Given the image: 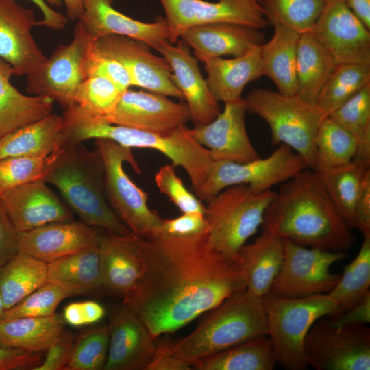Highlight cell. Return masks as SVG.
<instances>
[{
	"instance_id": "6da1fadb",
	"label": "cell",
	"mask_w": 370,
	"mask_h": 370,
	"mask_svg": "<svg viewBox=\"0 0 370 370\" xmlns=\"http://www.w3.org/2000/svg\"><path fill=\"white\" fill-rule=\"evenodd\" d=\"M140 245L145 273L123 303L155 339L179 330L246 288L240 260L211 248L206 230L174 235L160 228L140 237Z\"/></svg>"
},
{
	"instance_id": "7a4b0ae2",
	"label": "cell",
	"mask_w": 370,
	"mask_h": 370,
	"mask_svg": "<svg viewBox=\"0 0 370 370\" xmlns=\"http://www.w3.org/2000/svg\"><path fill=\"white\" fill-rule=\"evenodd\" d=\"M262 226L301 246L335 252H347L356 241L352 228L310 168L283 182Z\"/></svg>"
},
{
	"instance_id": "3957f363",
	"label": "cell",
	"mask_w": 370,
	"mask_h": 370,
	"mask_svg": "<svg viewBox=\"0 0 370 370\" xmlns=\"http://www.w3.org/2000/svg\"><path fill=\"white\" fill-rule=\"evenodd\" d=\"M44 180L59 190L71 210L87 225L131 233L108 202L103 163L97 149L90 151L82 143L64 145Z\"/></svg>"
},
{
	"instance_id": "277c9868",
	"label": "cell",
	"mask_w": 370,
	"mask_h": 370,
	"mask_svg": "<svg viewBox=\"0 0 370 370\" xmlns=\"http://www.w3.org/2000/svg\"><path fill=\"white\" fill-rule=\"evenodd\" d=\"M188 335L171 349L190 365L248 340L268 336L262 297L247 288L232 294L210 310Z\"/></svg>"
},
{
	"instance_id": "5b68a950",
	"label": "cell",
	"mask_w": 370,
	"mask_h": 370,
	"mask_svg": "<svg viewBox=\"0 0 370 370\" xmlns=\"http://www.w3.org/2000/svg\"><path fill=\"white\" fill-rule=\"evenodd\" d=\"M82 134L86 140L108 139L131 149H151L162 153L174 166H181L186 172L196 197L207 181L214 162L210 151L197 143L186 125L170 134H159L90 116L84 122Z\"/></svg>"
},
{
	"instance_id": "8992f818",
	"label": "cell",
	"mask_w": 370,
	"mask_h": 370,
	"mask_svg": "<svg viewBox=\"0 0 370 370\" xmlns=\"http://www.w3.org/2000/svg\"><path fill=\"white\" fill-rule=\"evenodd\" d=\"M262 300L276 365L286 370L307 369L306 336L318 319L337 312L336 303L328 294L285 298L268 293Z\"/></svg>"
},
{
	"instance_id": "52a82bcc",
	"label": "cell",
	"mask_w": 370,
	"mask_h": 370,
	"mask_svg": "<svg viewBox=\"0 0 370 370\" xmlns=\"http://www.w3.org/2000/svg\"><path fill=\"white\" fill-rule=\"evenodd\" d=\"M275 192L258 193L248 185L225 188L205 206L207 241L215 251L238 259V251L262 226Z\"/></svg>"
},
{
	"instance_id": "ba28073f",
	"label": "cell",
	"mask_w": 370,
	"mask_h": 370,
	"mask_svg": "<svg viewBox=\"0 0 370 370\" xmlns=\"http://www.w3.org/2000/svg\"><path fill=\"white\" fill-rule=\"evenodd\" d=\"M244 99L247 111L259 116L269 125L272 143L288 145L313 169L314 138L325 117L317 108L297 94L266 88H255Z\"/></svg>"
},
{
	"instance_id": "9c48e42d",
	"label": "cell",
	"mask_w": 370,
	"mask_h": 370,
	"mask_svg": "<svg viewBox=\"0 0 370 370\" xmlns=\"http://www.w3.org/2000/svg\"><path fill=\"white\" fill-rule=\"evenodd\" d=\"M95 145L104 166L108 202L123 224L134 234L146 238L160 228L162 218L148 206V194L138 187L123 169L129 163L137 173L141 171L132 149L111 140L97 138Z\"/></svg>"
},
{
	"instance_id": "30bf717a",
	"label": "cell",
	"mask_w": 370,
	"mask_h": 370,
	"mask_svg": "<svg viewBox=\"0 0 370 370\" xmlns=\"http://www.w3.org/2000/svg\"><path fill=\"white\" fill-rule=\"evenodd\" d=\"M304 349L308 365L316 370H369L370 328L334 327L323 317L308 330Z\"/></svg>"
},
{
	"instance_id": "8fae6325",
	"label": "cell",
	"mask_w": 370,
	"mask_h": 370,
	"mask_svg": "<svg viewBox=\"0 0 370 370\" xmlns=\"http://www.w3.org/2000/svg\"><path fill=\"white\" fill-rule=\"evenodd\" d=\"M306 168L302 157L284 144L268 157L246 163L214 161L210 175L197 197L207 201L225 188L238 184L248 185L258 193L264 192Z\"/></svg>"
},
{
	"instance_id": "7c38bea8",
	"label": "cell",
	"mask_w": 370,
	"mask_h": 370,
	"mask_svg": "<svg viewBox=\"0 0 370 370\" xmlns=\"http://www.w3.org/2000/svg\"><path fill=\"white\" fill-rule=\"evenodd\" d=\"M347 256L345 251L307 248L284 240L283 262L269 293L285 298L328 294L341 275L332 273L331 266Z\"/></svg>"
},
{
	"instance_id": "4fadbf2b",
	"label": "cell",
	"mask_w": 370,
	"mask_h": 370,
	"mask_svg": "<svg viewBox=\"0 0 370 370\" xmlns=\"http://www.w3.org/2000/svg\"><path fill=\"white\" fill-rule=\"evenodd\" d=\"M92 41L78 21L71 42L58 45L49 58L27 75V92L51 97L64 110L75 105L77 88L86 79L85 60Z\"/></svg>"
},
{
	"instance_id": "5bb4252c",
	"label": "cell",
	"mask_w": 370,
	"mask_h": 370,
	"mask_svg": "<svg viewBox=\"0 0 370 370\" xmlns=\"http://www.w3.org/2000/svg\"><path fill=\"white\" fill-rule=\"evenodd\" d=\"M169 28L168 42L175 44L188 28L211 23H232L266 28L262 0H158Z\"/></svg>"
},
{
	"instance_id": "9a60e30c",
	"label": "cell",
	"mask_w": 370,
	"mask_h": 370,
	"mask_svg": "<svg viewBox=\"0 0 370 370\" xmlns=\"http://www.w3.org/2000/svg\"><path fill=\"white\" fill-rule=\"evenodd\" d=\"M310 32L336 64L370 66V30L353 14L345 0H326Z\"/></svg>"
},
{
	"instance_id": "2e32d148",
	"label": "cell",
	"mask_w": 370,
	"mask_h": 370,
	"mask_svg": "<svg viewBox=\"0 0 370 370\" xmlns=\"http://www.w3.org/2000/svg\"><path fill=\"white\" fill-rule=\"evenodd\" d=\"M98 50L118 60L127 71L133 86L184 100L172 79V69L164 57L151 51L147 43L131 38L110 34L95 41Z\"/></svg>"
},
{
	"instance_id": "e0dca14e",
	"label": "cell",
	"mask_w": 370,
	"mask_h": 370,
	"mask_svg": "<svg viewBox=\"0 0 370 370\" xmlns=\"http://www.w3.org/2000/svg\"><path fill=\"white\" fill-rule=\"evenodd\" d=\"M104 119L112 124L159 134H170L190 121L186 102H175L154 92L127 90Z\"/></svg>"
},
{
	"instance_id": "ac0fdd59",
	"label": "cell",
	"mask_w": 370,
	"mask_h": 370,
	"mask_svg": "<svg viewBox=\"0 0 370 370\" xmlns=\"http://www.w3.org/2000/svg\"><path fill=\"white\" fill-rule=\"evenodd\" d=\"M246 112L243 98L225 103L214 120L190 129L193 137L210 151L214 161L246 163L258 159L246 130Z\"/></svg>"
},
{
	"instance_id": "d6986e66",
	"label": "cell",
	"mask_w": 370,
	"mask_h": 370,
	"mask_svg": "<svg viewBox=\"0 0 370 370\" xmlns=\"http://www.w3.org/2000/svg\"><path fill=\"white\" fill-rule=\"evenodd\" d=\"M103 288L127 299L140 283L145 269L140 237L106 230L100 235Z\"/></svg>"
},
{
	"instance_id": "ffe728a7",
	"label": "cell",
	"mask_w": 370,
	"mask_h": 370,
	"mask_svg": "<svg viewBox=\"0 0 370 370\" xmlns=\"http://www.w3.org/2000/svg\"><path fill=\"white\" fill-rule=\"evenodd\" d=\"M35 25L32 10L16 0H0V58L12 66L14 75H27L47 59L32 34Z\"/></svg>"
},
{
	"instance_id": "44dd1931",
	"label": "cell",
	"mask_w": 370,
	"mask_h": 370,
	"mask_svg": "<svg viewBox=\"0 0 370 370\" xmlns=\"http://www.w3.org/2000/svg\"><path fill=\"white\" fill-rule=\"evenodd\" d=\"M176 43L173 45L166 41L155 50L170 64L173 81L183 94L189 109L190 121L194 125L207 124L221 112L220 106L203 77L188 45L182 39L177 40Z\"/></svg>"
},
{
	"instance_id": "7402d4cb",
	"label": "cell",
	"mask_w": 370,
	"mask_h": 370,
	"mask_svg": "<svg viewBox=\"0 0 370 370\" xmlns=\"http://www.w3.org/2000/svg\"><path fill=\"white\" fill-rule=\"evenodd\" d=\"M103 370H145L156 348L155 338L141 319L123 306L112 315Z\"/></svg>"
},
{
	"instance_id": "603a6c76",
	"label": "cell",
	"mask_w": 370,
	"mask_h": 370,
	"mask_svg": "<svg viewBox=\"0 0 370 370\" xmlns=\"http://www.w3.org/2000/svg\"><path fill=\"white\" fill-rule=\"evenodd\" d=\"M44 180L13 188L1 199L17 232L49 223L71 221L72 210L51 191Z\"/></svg>"
},
{
	"instance_id": "cb8c5ba5",
	"label": "cell",
	"mask_w": 370,
	"mask_h": 370,
	"mask_svg": "<svg viewBox=\"0 0 370 370\" xmlns=\"http://www.w3.org/2000/svg\"><path fill=\"white\" fill-rule=\"evenodd\" d=\"M112 3L113 0H83L84 12L78 21L93 41L117 34L143 41L154 49L168 41L165 17L158 16L152 23L142 22L116 10Z\"/></svg>"
},
{
	"instance_id": "d4e9b609",
	"label": "cell",
	"mask_w": 370,
	"mask_h": 370,
	"mask_svg": "<svg viewBox=\"0 0 370 370\" xmlns=\"http://www.w3.org/2000/svg\"><path fill=\"white\" fill-rule=\"evenodd\" d=\"M101 234L83 221L49 223L18 233V250L48 263L99 245Z\"/></svg>"
},
{
	"instance_id": "484cf974",
	"label": "cell",
	"mask_w": 370,
	"mask_h": 370,
	"mask_svg": "<svg viewBox=\"0 0 370 370\" xmlns=\"http://www.w3.org/2000/svg\"><path fill=\"white\" fill-rule=\"evenodd\" d=\"M193 50L197 61L231 56H240L265 42L260 29L232 23H211L193 26L180 36Z\"/></svg>"
},
{
	"instance_id": "4316f807",
	"label": "cell",
	"mask_w": 370,
	"mask_h": 370,
	"mask_svg": "<svg viewBox=\"0 0 370 370\" xmlns=\"http://www.w3.org/2000/svg\"><path fill=\"white\" fill-rule=\"evenodd\" d=\"M204 62L208 86L214 99L224 103L241 99L245 86L264 75L260 45L240 56L216 57Z\"/></svg>"
},
{
	"instance_id": "83f0119b",
	"label": "cell",
	"mask_w": 370,
	"mask_h": 370,
	"mask_svg": "<svg viewBox=\"0 0 370 370\" xmlns=\"http://www.w3.org/2000/svg\"><path fill=\"white\" fill-rule=\"evenodd\" d=\"M261 234L238 251L246 288L262 297L269 293L284 260V239L275 232L262 227Z\"/></svg>"
},
{
	"instance_id": "f1b7e54d",
	"label": "cell",
	"mask_w": 370,
	"mask_h": 370,
	"mask_svg": "<svg viewBox=\"0 0 370 370\" xmlns=\"http://www.w3.org/2000/svg\"><path fill=\"white\" fill-rule=\"evenodd\" d=\"M12 66L0 58V139L50 114L53 99L46 96H27L10 82Z\"/></svg>"
},
{
	"instance_id": "f546056e",
	"label": "cell",
	"mask_w": 370,
	"mask_h": 370,
	"mask_svg": "<svg viewBox=\"0 0 370 370\" xmlns=\"http://www.w3.org/2000/svg\"><path fill=\"white\" fill-rule=\"evenodd\" d=\"M62 118L50 114L0 139V160L9 157H45L64 146Z\"/></svg>"
},
{
	"instance_id": "4dcf8cb0",
	"label": "cell",
	"mask_w": 370,
	"mask_h": 370,
	"mask_svg": "<svg viewBox=\"0 0 370 370\" xmlns=\"http://www.w3.org/2000/svg\"><path fill=\"white\" fill-rule=\"evenodd\" d=\"M273 26V36L260 45L264 75L275 84L278 91L296 94V61L300 34L282 25Z\"/></svg>"
},
{
	"instance_id": "1f68e13d",
	"label": "cell",
	"mask_w": 370,
	"mask_h": 370,
	"mask_svg": "<svg viewBox=\"0 0 370 370\" xmlns=\"http://www.w3.org/2000/svg\"><path fill=\"white\" fill-rule=\"evenodd\" d=\"M47 282L76 295L103 289L99 245L48 262Z\"/></svg>"
},
{
	"instance_id": "d6a6232c",
	"label": "cell",
	"mask_w": 370,
	"mask_h": 370,
	"mask_svg": "<svg viewBox=\"0 0 370 370\" xmlns=\"http://www.w3.org/2000/svg\"><path fill=\"white\" fill-rule=\"evenodd\" d=\"M60 314L23 317L4 319L0 323V345L28 352H46L64 328Z\"/></svg>"
},
{
	"instance_id": "836d02e7",
	"label": "cell",
	"mask_w": 370,
	"mask_h": 370,
	"mask_svg": "<svg viewBox=\"0 0 370 370\" xmlns=\"http://www.w3.org/2000/svg\"><path fill=\"white\" fill-rule=\"evenodd\" d=\"M337 64L312 32L300 34L296 75L297 95L315 106L319 95Z\"/></svg>"
},
{
	"instance_id": "e575fe53",
	"label": "cell",
	"mask_w": 370,
	"mask_h": 370,
	"mask_svg": "<svg viewBox=\"0 0 370 370\" xmlns=\"http://www.w3.org/2000/svg\"><path fill=\"white\" fill-rule=\"evenodd\" d=\"M275 365L273 347L268 336L243 342L193 365L197 370H273Z\"/></svg>"
},
{
	"instance_id": "d590c367",
	"label": "cell",
	"mask_w": 370,
	"mask_h": 370,
	"mask_svg": "<svg viewBox=\"0 0 370 370\" xmlns=\"http://www.w3.org/2000/svg\"><path fill=\"white\" fill-rule=\"evenodd\" d=\"M47 282V263L18 251L0 271V293L6 309Z\"/></svg>"
},
{
	"instance_id": "8d00e7d4",
	"label": "cell",
	"mask_w": 370,
	"mask_h": 370,
	"mask_svg": "<svg viewBox=\"0 0 370 370\" xmlns=\"http://www.w3.org/2000/svg\"><path fill=\"white\" fill-rule=\"evenodd\" d=\"M367 166L352 160L334 168L315 171L332 201L354 228V209Z\"/></svg>"
},
{
	"instance_id": "74e56055",
	"label": "cell",
	"mask_w": 370,
	"mask_h": 370,
	"mask_svg": "<svg viewBox=\"0 0 370 370\" xmlns=\"http://www.w3.org/2000/svg\"><path fill=\"white\" fill-rule=\"evenodd\" d=\"M328 116L355 138L353 160L370 166V83Z\"/></svg>"
},
{
	"instance_id": "f35d334b",
	"label": "cell",
	"mask_w": 370,
	"mask_h": 370,
	"mask_svg": "<svg viewBox=\"0 0 370 370\" xmlns=\"http://www.w3.org/2000/svg\"><path fill=\"white\" fill-rule=\"evenodd\" d=\"M369 83L370 66L337 64L319 95L316 108L328 116Z\"/></svg>"
},
{
	"instance_id": "ab89813d",
	"label": "cell",
	"mask_w": 370,
	"mask_h": 370,
	"mask_svg": "<svg viewBox=\"0 0 370 370\" xmlns=\"http://www.w3.org/2000/svg\"><path fill=\"white\" fill-rule=\"evenodd\" d=\"M314 145V171L351 162L357 148L355 138L329 116H325L321 121L315 136Z\"/></svg>"
},
{
	"instance_id": "60d3db41",
	"label": "cell",
	"mask_w": 370,
	"mask_h": 370,
	"mask_svg": "<svg viewBox=\"0 0 370 370\" xmlns=\"http://www.w3.org/2000/svg\"><path fill=\"white\" fill-rule=\"evenodd\" d=\"M369 288L370 236H364L358 254L344 267L337 284L328 293L338 306L336 314L345 312L359 303L370 293Z\"/></svg>"
},
{
	"instance_id": "b9f144b4",
	"label": "cell",
	"mask_w": 370,
	"mask_h": 370,
	"mask_svg": "<svg viewBox=\"0 0 370 370\" xmlns=\"http://www.w3.org/2000/svg\"><path fill=\"white\" fill-rule=\"evenodd\" d=\"M326 0H262L269 25L286 26L299 34L310 32Z\"/></svg>"
},
{
	"instance_id": "7bdbcfd3",
	"label": "cell",
	"mask_w": 370,
	"mask_h": 370,
	"mask_svg": "<svg viewBox=\"0 0 370 370\" xmlns=\"http://www.w3.org/2000/svg\"><path fill=\"white\" fill-rule=\"evenodd\" d=\"M59 150L41 158L16 156L1 159L0 197L13 188L31 182L45 180L58 156Z\"/></svg>"
},
{
	"instance_id": "ee69618b",
	"label": "cell",
	"mask_w": 370,
	"mask_h": 370,
	"mask_svg": "<svg viewBox=\"0 0 370 370\" xmlns=\"http://www.w3.org/2000/svg\"><path fill=\"white\" fill-rule=\"evenodd\" d=\"M109 338L108 325L84 332L75 340L64 370H103Z\"/></svg>"
},
{
	"instance_id": "f6af8a7d",
	"label": "cell",
	"mask_w": 370,
	"mask_h": 370,
	"mask_svg": "<svg viewBox=\"0 0 370 370\" xmlns=\"http://www.w3.org/2000/svg\"><path fill=\"white\" fill-rule=\"evenodd\" d=\"M123 92L107 79L90 77L79 86L75 103L86 112L106 118L114 112Z\"/></svg>"
},
{
	"instance_id": "bcb514c9",
	"label": "cell",
	"mask_w": 370,
	"mask_h": 370,
	"mask_svg": "<svg viewBox=\"0 0 370 370\" xmlns=\"http://www.w3.org/2000/svg\"><path fill=\"white\" fill-rule=\"evenodd\" d=\"M73 296H76L74 293L47 282L18 304L6 310L3 320L23 317L53 315L64 299Z\"/></svg>"
},
{
	"instance_id": "7dc6e473",
	"label": "cell",
	"mask_w": 370,
	"mask_h": 370,
	"mask_svg": "<svg viewBox=\"0 0 370 370\" xmlns=\"http://www.w3.org/2000/svg\"><path fill=\"white\" fill-rule=\"evenodd\" d=\"M155 183L159 191L168 197L182 214L204 215L205 206L185 187L173 164H166L158 169L155 175Z\"/></svg>"
},
{
	"instance_id": "c3c4849f",
	"label": "cell",
	"mask_w": 370,
	"mask_h": 370,
	"mask_svg": "<svg viewBox=\"0 0 370 370\" xmlns=\"http://www.w3.org/2000/svg\"><path fill=\"white\" fill-rule=\"evenodd\" d=\"M86 79L101 77L115 84L123 91L133 86L126 69L118 60L101 53L92 41L88 50L84 64Z\"/></svg>"
},
{
	"instance_id": "681fc988",
	"label": "cell",
	"mask_w": 370,
	"mask_h": 370,
	"mask_svg": "<svg viewBox=\"0 0 370 370\" xmlns=\"http://www.w3.org/2000/svg\"><path fill=\"white\" fill-rule=\"evenodd\" d=\"M75 342L74 334L64 330L57 340L46 351V355L40 364L32 370H64Z\"/></svg>"
},
{
	"instance_id": "f907efd6",
	"label": "cell",
	"mask_w": 370,
	"mask_h": 370,
	"mask_svg": "<svg viewBox=\"0 0 370 370\" xmlns=\"http://www.w3.org/2000/svg\"><path fill=\"white\" fill-rule=\"evenodd\" d=\"M18 232L0 198V271L16 255Z\"/></svg>"
},
{
	"instance_id": "816d5d0a",
	"label": "cell",
	"mask_w": 370,
	"mask_h": 370,
	"mask_svg": "<svg viewBox=\"0 0 370 370\" xmlns=\"http://www.w3.org/2000/svg\"><path fill=\"white\" fill-rule=\"evenodd\" d=\"M161 230L174 235L197 234L207 229L204 214L185 213L173 219H163Z\"/></svg>"
},
{
	"instance_id": "f5cc1de1",
	"label": "cell",
	"mask_w": 370,
	"mask_h": 370,
	"mask_svg": "<svg viewBox=\"0 0 370 370\" xmlns=\"http://www.w3.org/2000/svg\"><path fill=\"white\" fill-rule=\"evenodd\" d=\"M42 358L40 354L0 345V370H32Z\"/></svg>"
},
{
	"instance_id": "db71d44e",
	"label": "cell",
	"mask_w": 370,
	"mask_h": 370,
	"mask_svg": "<svg viewBox=\"0 0 370 370\" xmlns=\"http://www.w3.org/2000/svg\"><path fill=\"white\" fill-rule=\"evenodd\" d=\"M354 228L363 236H370V169L363 178L354 209Z\"/></svg>"
},
{
	"instance_id": "11a10c76",
	"label": "cell",
	"mask_w": 370,
	"mask_h": 370,
	"mask_svg": "<svg viewBox=\"0 0 370 370\" xmlns=\"http://www.w3.org/2000/svg\"><path fill=\"white\" fill-rule=\"evenodd\" d=\"M330 323L334 327L349 325L368 324L370 323V293L359 303L347 310L327 316Z\"/></svg>"
},
{
	"instance_id": "9f6ffc18",
	"label": "cell",
	"mask_w": 370,
	"mask_h": 370,
	"mask_svg": "<svg viewBox=\"0 0 370 370\" xmlns=\"http://www.w3.org/2000/svg\"><path fill=\"white\" fill-rule=\"evenodd\" d=\"M171 344L156 345L154 355L145 370L190 369V365L188 362L173 352Z\"/></svg>"
},
{
	"instance_id": "6f0895ef",
	"label": "cell",
	"mask_w": 370,
	"mask_h": 370,
	"mask_svg": "<svg viewBox=\"0 0 370 370\" xmlns=\"http://www.w3.org/2000/svg\"><path fill=\"white\" fill-rule=\"evenodd\" d=\"M40 10L43 14V18L37 21V25L45 26L50 29L60 31L62 30L69 22L66 16L51 8L47 3L56 6H60L62 0H31Z\"/></svg>"
},
{
	"instance_id": "680465c9",
	"label": "cell",
	"mask_w": 370,
	"mask_h": 370,
	"mask_svg": "<svg viewBox=\"0 0 370 370\" xmlns=\"http://www.w3.org/2000/svg\"><path fill=\"white\" fill-rule=\"evenodd\" d=\"M81 304L85 325L96 323L103 319L106 310L101 304L92 300L81 301Z\"/></svg>"
},
{
	"instance_id": "91938a15",
	"label": "cell",
	"mask_w": 370,
	"mask_h": 370,
	"mask_svg": "<svg viewBox=\"0 0 370 370\" xmlns=\"http://www.w3.org/2000/svg\"><path fill=\"white\" fill-rule=\"evenodd\" d=\"M62 317L64 323L71 326L81 327L85 325L81 301L67 304L63 310Z\"/></svg>"
},
{
	"instance_id": "94428289",
	"label": "cell",
	"mask_w": 370,
	"mask_h": 370,
	"mask_svg": "<svg viewBox=\"0 0 370 370\" xmlns=\"http://www.w3.org/2000/svg\"><path fill=\"white\" fill-rule=\"evenodd\" d=\"M353 14L370 30V0H345Z\"/></svg>"
},
{
	"instance_id": "6125c7cd",
	"label": "cell",
	"mask_w": 370,
	"mask_h": 370,
	"mask_svg": "<svg viewBox=\"0 0 370 370\" xmlns=\"http://www.w3.org/2000/svg\"><path fill=\"white\" fill-rule=\"evenodd\" d=\"M66 9V17L69 21L78 20L83 14V0H62Z\"/></svg>"
},
{
	"instance_id": "be15d7a7",
	"label": "cell",
	"mask_w": 370,
	"mask_h": 370,
	"mask_svg": "<svg viewBox=\"0 0 370 370\" xmlns=\"http://www.w3.org/2000/svg\"><path fill=\"white\" fill-rule=\"evenodd\" d=\"M6 308L5 306L3 299L2 298L1 294L0 293V323L3 320L5 312L6 311Z\"/></svg>"
}]
</instances>
